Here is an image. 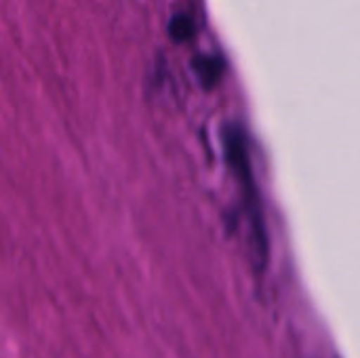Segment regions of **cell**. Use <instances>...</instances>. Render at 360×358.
Returning <instances> with one entry per match:
<instances>
[{
	"mask_svg": "<svg viewBox=\"0 0 360 358\" xmlns=\"http://www.w3.org/2000/svg\"><path fill=\"white\" fill-rule=\"evenodd\" d=\"M224 146H226V158L228 165L234 173V177L238 179L245 200H247V215H249V224H251V241H253V253L259 262V266H264L266 262V253H268V243H266V232H264V224H262V215H259V203H257V192H255V181L249 169V158H247V148H245V139L238 127H230L224 133Z\"/></svg>",
	"mask_w": 360,
	"mask_h": 358,
	"instance_id": "6da1fadb",
	"label": "cell"
},
{
	"mask_svg": "<svg viewBox=\"0 0 360 358\" xmlns=\"http://www.w3.org/2000/svg\"><path fill=\"white\" fill-rule=\"evenodd\" d=\"M169 32H171V38L175 42H186L194 36V23L188 15H175L171 19Z\"/></svg>",
	"mask_w": 360,
	"mask_h": 358,
	"instance_id": "3957f363",
	"label": "cell"
},
{
	"mask_svg": "<svg viewBox=\"0 0 360 358\" xmlns=\"http://www.w3.org/2000/svg\"><path fill=\"white\" fill-rule=\"evenodd\" d=\"M194 72L205 87H213L221 78L224 63L219 57H198L194 59Z\"/></svg>",
	"mask_w": 360,
	"mask_h": 358,
	"instance_id": "7a4b0ae2",
	"label": "cell"
}]
</instances>
